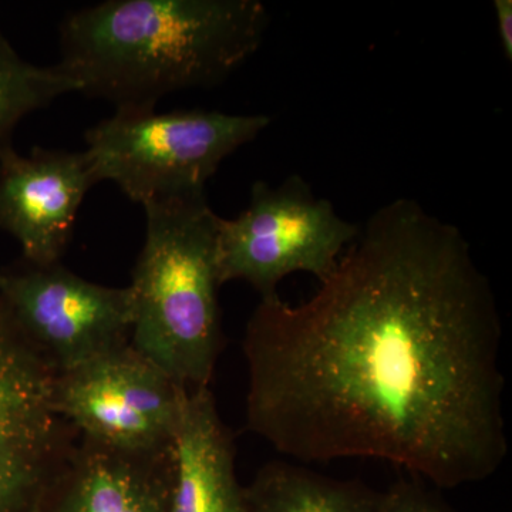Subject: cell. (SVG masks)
I'll list each match as a JSON object with an SVG mask.
<instances>
[{
    "mask_svg": "<svg viewBox=\"0 0 512 512\" xmlns=\"http://www.w3.org/2000/svg\"><path fill=\"white\" fill-rule=\"evenodd\" d=\"M167 512H247L234 437L210 387L183 394L171 443Z\"/></svg>",
    "mask_w": 512,
    "mask_h": 512,
    "instance_id": "obj_11",
    "label": "cell"
},
{
    "mask_svg": "<svg viewBox=\"0 0 512 512\" xmlns=\"http://www.w3.org/2000/svg\"><path fill=\"white\" fill-rule=\"evenodd\" d=\"M495 18H497L498 36L505 59L512 62V2L511 0H494Z\"/></svg>",
    "mask_w": 512,
    "mask_h": 512,
    "instance_id": "obj_15",
    "label": "cell"
},
{
    "mask_svg": "<svg viewBox=\"0 0 512 512\" xmlns=\"http://www.w3.org/2000/svg\"><path fill=\"white\" fill-rule=\"evenodd\" d=\"M171 446L124 453L77 436L30 512H167Z\"/></svg>",
    "mask_w": 512,
    "mask_h": 512,
    "instance_id": "obj_10",
    "label": "cell"
},
{
    "mask_svg": "<svg viewBox=\"0 0 512 512\" xmlns=\"http://www.w3.org/2000/svg\"><path fill=\"white\" fill-rule=\"evenodd\" d=\"M185 390L130 343L59 373L56 407L84 440L124 453H158L173 443Z\"/></svg>",
    "mask_w": 512,
    "mask_h": 512,
    "instance_id": "obj_6",
    "label": "cell"
},
{
    "mask_svg": "<svg viewBox=\"0 0 512 512\" xmlns=\"http://www.w3.org/2000/svg\"><path fill=\"white\" fill-rule=\"evenodd\" d=\"M271 124L264 114L117 109L86 131L96 183L111 181L137 204L202 194L225 158Z\"/></svg>",
    "mask_w": 512,
    "mask_h": 512,
    "instance_id": "obj_4",
    "label": "cell"
},
{
    "mask_svg": "<svg viewBox=\"0 0 512 512\" xmlns=\"http://www.w3.org/2000/svg\"><path fill=\"white\" fill-rule=\"evenodd\" d=\"M0 281H2V274H0Z\"/></svg>",
    "mask_w": 512,
    "mask_h": 512,
    "instance_id": "obj_16",
    "label": "cell"
},
{
    "mask_svg": "<svg viewBox=\"0 0 512 512\" xmlns=\"http://www.w3.org/2000/svg\"><path fill=\"white\" fill-rule=\"evenodd\" d=\"M319 284L248 320L247 429L299 463L372 458L437 490L493 477L508 456L503 322L463 232L399 198Z\"/></svg>",
    "mask_w": 512,
    "mask_h": 512,
    "instance_id": "obj_1",
    "label": "cell"
},
{
    "mask_svg": "<svg viewBox=\"0 0 512 512\" xmlns=\"http://www.w3.org/2000/svg\"><path fill=\"white\" fill-rule=\"evenodd\" d=\"M269 13L259 0H107L69 13L60 62L77 93L117 109H156L211 87L255 55Z\"/></svg>",
    "mask_w": 512,
    "mask_h": 512,
    "instance_id": "obj_2",
    "label": "cell"
},
{
    "mask_svg": "<svg viewBox=\"0 0 512 512\" xmlns=\"http://www.w3.org/2000/svg\"><path fill=\"white\" fill-rule=\"evenodd\" d=\"M57 370L0 296V512H30L76 433L57 412Z\"/></svg>",
    "mask_w": 512,
    "mask_h": 512,
    "instance_id": "obj_7",
    "label": "cell"
},
{
    "mask_svg": "<svg viewBox=\"0 0 512 512\" xmlns=\"http://www.w3.org/2000/svg\"><path fill=\"white\" fill-rule=\"evenodd\" d=\"M69 93H77L76 83L57 64L26 62L0 29V153L13 147L20 121Z\"/></svg>",
    "mask_w": 512,
    "mask_h": 512,
    "instance_id": "obj_13",
    "label": "cell"
},
{
    "mask_svg": "<svg viewBox=\"0 0 512 512\" xmlns=\"http://www.w3.org/2000/svg\"><path fill=\"white\" fill-rule=\"evenodd\" d=\"M377 501L379 493L360 481L286 461L265 464L245 487L247 512H377Z\"/></svg>",
    "mask_w": 512,
    "mask_h": 512,
    "instance_id": "obj_12",
    "label": "cell"
},
{
    "mask_svg": "<svg viewBox=\"0 0 512 512\" xmlns=\"http://www.w3.org/2000/svg\"><path fill=\"white\" fill-rule=\"evenodd\" d=\"M359 232L332 202L316 197L301 175H289L278 187L256 181L237 218H218L220 284L244 281L268 299L295 272L325 281Z\"/></svg>",
    "mask_w": 512,
    "mask_h": 512,
    "instance_id": "obj_5",
    "label": "cell"
},
{
    "mask_svg": "<svg viewBox=\"0 0 512 512\" xmlns=\"http://www.w3.org/2000/svg\"><path fill=\"white\" fill-rule=\"evenodd\" d=\"M377 512H457L433 485L417 477L399 478L379 493Z\"/></svg>",
    "mask_w": 512,
    "mask_h": 512,
    "instance_id": "obj_14",
    "label": "cell"
},
{
    "mask_svg": "<svg viewBox=\"0 0 512 512\" xmlns=\"http://www.w3.org/2000/svg\"><path fill=\"white\" fill-rule=\"evenodd\" d=\"M146 241L128 286L130 343L187 390L210 387L222 348L218 215L205 192L150 202Z\"/></svg>",
    "mask_w": 512,
    "mask_h": 512,
    "instance_id": "obj_3",
    "label": "cell"
},
{
    "mask_svg": "<svg viewBox=\"0 0 512 512\" xmlns=\"http://www.w3.org/2000/svg\"><path fill=\"white\" fill-rule=\"evenodd\" d=\"M96 184L84 151L0 153V229L18 241L26 264H60L80 205Z\"/></svg>",
    "mask_w": 512,
    "mask_h": 512,
    "instance_id": "obj_9",
    "label": "cell"
},
{
    "mask_svg": "<svg viewBox=\"0 0 512 512\" xmlns=\"http://www.w3.org/2000/svg\"><path fill=\"white\" fill-rule=\"evenodd\" d=\"M0 274V296L57 373L130 345L134 309L128 286L94 284L62 264H26Z\"/></svg>",
    "mask_w": 512,
    "mask_h": 512,
    "instance_id": "obj_8",
    "label": "cell"
}]
</instances>
